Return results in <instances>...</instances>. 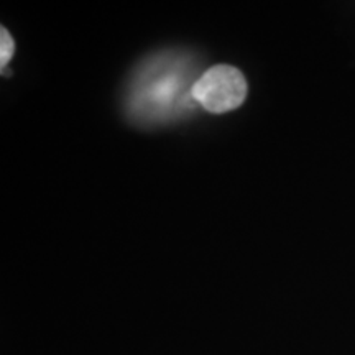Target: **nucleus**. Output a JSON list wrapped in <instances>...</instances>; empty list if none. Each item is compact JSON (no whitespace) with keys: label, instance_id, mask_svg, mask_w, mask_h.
<instances>
[{"label":"nucleus","instance_id":"1","mask_svg":"<svg viewBox=\"0 0 355 355\" xmlns=\"http://www.w3.org/2000/svg\"><path fill=\"white\" fill-rule=\"evenodd\" d=\"M199 76L189 56L176 51L153 56L133 76L127 94L128 115L140 123H162L193 112L198 105L193 86Z\"/></svg>","mask_w":355,"mask_h":355},{"label":"nucleus","instance_id":"2","mask_svg":"<svg viewBox=\"0 0 355 355\" xmlns=\"http://www.w3.org/2000/svg\"><path fill=\"white\" fill-rule=\"evenodd\" d=\"M247 97V81L237 68L217 64L201 73L193 86V99L211 114H225L241 107Z\"/></svg>","mask_w":355,"mask_h":355},{"label":"nucleus","instance_id":"3","mask_svg":"<svg viewBox=\"0 0 355 355\" xmlns=\"http://www.w3.org/2000/svg\"><path fill=\"white\" fill-rule=\"evenodd\" d=\"M13 51H15V43H13V38L10 33L7 32L6 26L0 28V66H2V71H6L7 64L10 63Z\"/></svg>","mask_w":355,"mask_h":355}]
</instances>
